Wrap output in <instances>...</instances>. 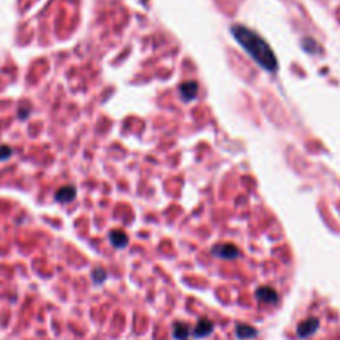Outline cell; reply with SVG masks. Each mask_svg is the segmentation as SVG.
<instances>
[{
    "mask_svg": "<svg viewBox=\"0 0 340 340\" xmlns=\"http://www.w3.org/2000/svg\"><path fill=\"white\" fill-rule=\"evenodd\" d=\"M231 32H233L234 38L242 45V48L246 50L249 55L259 63L262 68H266V70H269V71H274L275 68H277V58L272 53L269 43H267L262 37H259L256 32L249 30L242 25H234L233 29H231Z\"/></svg>",
    "mask_w": 340,
    "mask_h": 340,
    "instance_id": "1",
    "label": "cell"
},
{
    "mask_svg": "<svg viewBox=\"0 0 340 340\" xmlns=\"http://www.w3.org/2000/svg\"><path fill=\"white\" fill-rule=\"evenodd\" d=\"M256 297L259 299L261 302H264V304H274V302H277V292L274 291V289H271V287H262L259 289V291L256 292Z\"/></svg>",
    "mask_w": 340,
    "mask_h": 340,
    "instance_id": "2",
    "label": "cell"
},
{
    "mask_svg": "<svg viewBox=\"0 0 340 340\" xmlns=\"http://www.w3.org/2000/svg\"><path fill=\"white\" fill-rule=\"evenodd\" d=\"M212 329H214V324H212L211 320L201 319L198 322L196 329H194V335L199 337V339H203V337H206V335H209L212 332Z\"/></svg>",
    "mask_w": 340,
    "mask_h": 340,
    "instance_id": "3",
    "label": "cell"
},
{
    "mask_svg": "<svg viewBox=\"0 0 340 340\" xmlns=\"http://www.w3.org/2000/svg\"><path fill=\"white\" fill-rule=\"evenodd\" d=\"M317 327H319V320H317V319H309V320L302 322V324L299 325L297 334L301 335V337H309V335L314 332Z\"/></svg>",
    "mask_w": 340,
    "mask_h": 340,
    "instance_id": "4",
    "label": "cell"
},
{
    "mask_svg": "<svg viewBox=\"0 0 340 340\" xmlns=\"http://www.w3.org/2000/svg\"><path fill=\"white\" fill-rule=\"evenodd\" d=\"M212 254L219 257H224V259H233V257L238 256V251H236V247L231 246V244H224V246H217L212 249Z\"/></svg>",
    "mask_w": 340,
    "mask_h": 340,
    "instance_id": "5",
    "label": "cell"
},
{
    "mask_svg": "<svg viewBox=\"0 0 340 340\" xmlns=\"http://www.w3.org/2000/svg\"><path fill=\"white\" fill-rule=\"evenodd\" d=\"M181 93H183L184 100H193L198 95V83L196 81H186L181 85Z\"/></svg>",
    "mask_w": 340,
    "mask_h": 340,
    "instance_id": "6",
    "label": "cell"
},
{
    "mask_svg": "<svg viewBox=\"0 0 340 340\" xmlns=\"http://www.w3.org/2000/svg\"><path fill=\"white\" fill-rule=\"evenodd\" d=\"M173 337L176 340H188L189 339V327L186 324H174Z\"/></svg>",
    "mask_w": 340,
    "mask_h": 340,
    "instance_id": "7",
    "label": "cell"
},
{
    "mask_svg": "<svg viewBox=\"0 0 340 340\" xmlns=\"http://www.w3.org/2000/svg\"><path fill=\"white\" fill-rule=\"evenodd\" d=\"M236 332H238V335L241 339H252L257 335V330L251 327V325H244V324H239L238 329H236Z\"/></svg>",
    "mask_w": 340,
    "mask_h": 340,
    "instance_id": "8",
    "label": "cell"
},
{
    "mask_svg": "<svg viewBox=\"0 0 340 340\" xmlns=\"http://www.w3.org/2000/svg\"><path fill=\"white\" fill-rule=\"evenodd\" d=\"M110 241L115 247H125L126 242H128V239H126L125 233H121V231H115V233L110 234Z\"/></svg>",
    "mask_w": 340,
    "mask_h": 340,
    "instance_id": "9",
    "label": "cell"
},
{
    "mask_svg": "<svg viewBox=\"0 0 340 340\" xmlns=\"http://www.w3.org/2000/svg\"><path fill=\"white\" fill-rule=\"evenodd\" d=\"M73 198H75V189H73V188H70V186H67V188L58 189V193H57V199H58V201H63V203L71 201V199H73Z\"/></svg>",
    "mask_w": 340,
    "mask_h": 340,
    "instance_id": "10",
    "label": "cell"
},
{
    "mask_svg": "<svg viewBox=\"0 0 340 340\" xmlns=\"http://www.w3.org/2000/svg\"><path fill=\"white\" fill-rule=\"evenodd\" d=\"M93 274H95V280H97V282H100V280H103V279H105V272H103V271H100V269H97V271H95Z\"/></svg>",
    "mask_w": 340,
    "mask_h": 340,
    "instance_id": "11",
    "label": "cell"
},
{
    "mask_svg": "<svg viewBox=\"0 0 340 340\" xmlns=\"http://www.w3.org/2000/svg\"><path fill=\"white\" fill-rule=\"evenodd\" d=\"M10 155V149L8 148H0V160H5Z\"/></svg>",
    "mask_w": 340,
    "mask_h": 340,
    "instance_id": "12",
    "label": "cell"
}]
</instances>
